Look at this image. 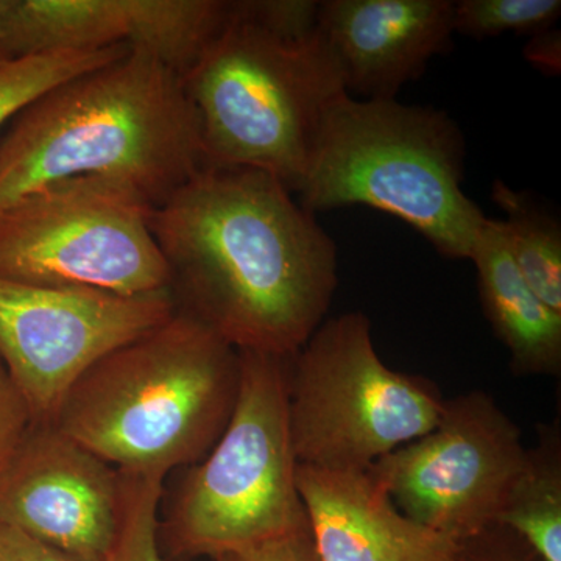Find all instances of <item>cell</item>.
<instances>
[{"label":"cell","instance_id":"obj_10","mask_svg":"<svg viewBox=\"0 0 561 561\" xmlns=\"http://www.w3.org/2000/svg\"><path fill=\"white\" fill-rule=\"evenodd\" d=\"M176 309L171 290L119 295L0 278V359L35 423H50L95 362L164 323Z\"/></svg>","mask_w":561,"mask_h":561},{"label":"cell","instance_id":"obj_12","mask_svg":"<svg viewBox=\"0 0 561 561\" xmlns=\"http://www.w3.org/2000/svg\"><path fill=\"white\" fill-rule=\"evenodd\" d=\"M225 0H14V60L60 50L127 46L183 77L219 33Z\"/></svg>","mask_w":561,"mask_h":561},{"label":"cell","instance_id":"obj_11","mask_svg":"<svg viewBox=\"0 0 561 561\" xmlns=\"http://www.w3.org/2000/svg\"><path fill=\"white\" fill-rule=\"evenodd\" d=\"M122 472L35 423L0 474V524L81 561H105L119 527Z\"/></svg>","mask_w":561,"mask_h":561},{"label":"cell","instance_id":"obj_2","mask_svg":"<svg viewBox=\"0 0 561 561\" xmlns=\"http://www.w3.org/2000/svg\"><path fill=\"white\" fill-rule=\"evenodd\" d=\"M205 165L183 79L149 51L128 49L13 117L0 140V209L76 176L124 184L154 208Z\"/></svg>","mask_w":561,"mask_h":561},{"label":"cell","instance_id":"obj_13","mask_svg":"<svg viewBox=\"0 0 561 561\" xmlns=\"http://www.w3.org/2000/svg\"><path fill=\"white\" fill-rule=\"evenodd\" d=\"M319 31L345 90L362 101H390L451 47V0H327Z\"/></svg>","mask_w":561,"mask_h":561},{"label":"cell","instance_id":"obj_5","mask_svg":"<svg viewBox=\"0 0 561 561\" xmlns=\"http://www.w3.org/2000/svg\"><path fill=\"white\" fill-rule=\"evenodd\" d=\"M197 114L205 164L271 173L295 194L331 103L348 94L319 28L279 38L236 2L183 77Z\"/></svg>","mask_w":561,"mask_h":561},{"label":"cell","instance_id":"obj_9","mask_svg":"<svg viewBox=\"0 0 561 561\" xmlns=\"http://www.w3.org/2000/svg\"><path fill=\"white\" fill-rule=\"evenodd\" d=\"M527 449L515 421L474 390L445 400L434 430L368 471L408 518L461 545L496 526Z\"/></svg>","mask_w":561,"mask_h":561},{"label":"cell","instance_id":"obj_26","mask_svg":"<svg viewBox=\"0 0 561 561\" xmlns=\"http://www.w3.org/2000/svg\"><path fill=\"white\" fill-rule=\"evenodd\" d=\"M560 32L551 28L531 36L526 47V58L538 69L556 73L560 70Z\"/></svg>","mask_w":561,"mask_h":561},{"label":"cell","instance_id":"obj_19","mask_svg":"<svg viewBox=\"0 0 561 561\" xmlns=\"http://www.w3.org/2000/svg\"><path fill=\"white\" fill-rule=\"evenodd\" d=\"M164 479L162 476L122 472L121 522L105 561H172L165 559L160 540Z\"/></svg>","mask_w":561,"mask_h":561},{"label":"cell","instance_id":"obj_24","mask_svg":"<svg viewBox=\"0 0 561 561\" xmlns=\"http://www.w3.org/2000/svg\"><path fill=\"white\" fill-rule=\"evenodd\" d=\"M214 561H320L308 527L250 548L221 553Z\"/></svg>","mask_w":561,"mask_h":561},{"label":"cell","instance_id":"obj_4","mask_svg":"<svg viewBox=\"0 0 561 561\" xmlns=\"http://www.w3.org/2000/svg\"><path fill=\"white\" fill-rule=\"evenodd\" d=\"M465 160L463 133L445 111L343 94L324 113L295 194L312 214L382 210L443 257L470 261L486 216L461 187Z\"/></svg>","mask_w":561,"mask_h":561},{"label":"cell","instance_id":"obj_15","mask_svg":"<svg viewBox=\"0 0 561 561\" xmlns=\"http://www.w3.org/2000/svg\"><path fill=\"white\" fill-rule=\"evenodd\" d=\"M478 271L482 311L494 335L511 353L518 376H559L561 313L530 289L513 262L501 220L486 217L471 260Z\"/></svg>","mask_w":561,"mask_h":561},{"label":"cell","instance_id":"obj_20","mask_svg":"<svg viewBox=\"0 0 561 561\" xmlns=\"http://www.w3.org/2000/svg\"><path fill=\"white\" fill-rule=\"evenodd\" d=\"M560 0H460L454 2V32L474 39L551 31L560 20Z\"/></svg>","mask_w":561,"mask_h":561},{"label":"cell","instance_id":"obj_25","mask_svg":"<svg viewBox=\"0 0 561 561\" xmlns=\"http://www.w3.org/2000/svg\"><path fill=\"white\" fill-rule=\"evenodd\" d=\"M0 561H81L0 524Z\"/></svg>","mask_w":561,"mask_h":561},{"label":"cell","instance_id":"obj_18","mask_svg":"<svg viewBox=\"0 0 561 561\" xmlns=\"http://www.w3.org/2000/svg\"><path fill=\"white\" fill-rule=\"evenodd\" d=\"M130 47L60 50L32 55L0 68V127L44 92L73 77L119 60Z\"/></svg>","mask_w":561,"mask_h":561},{"label":"cell","instance_id":"obj_6","mask_svg":"<svg viewBox=\"0 0 561 561\" xmlns=\"http://www.w3.org/2000/svg\"><path fill=\"white\" fill-rule=\"evenodd\" d=\"M238 398L219 440L192 465L160 519L176 557H216L308 527L289 427L290 356L239 351Z\"/></svg>","mask_w":561,"mask_h":561},{"label":"cell","instance_id":"obj_14","mask_svg":"<svg viewBox=\"0 0 561 561\" xmlns=\"http://www.w3.org/2000/svg\"><path fill=\"white\" fill-rule=\"evenodd\" d=\"M297 485L320 561H454L460 551L408 518L368 470L298 465Z\"/></svg>","mask_w":561,"mask_h":561},{"label":"cell","instance_id":"obj_27","mask_svg":"<svg viewBox=\"0 0 561 561\" xmlns=\"http://www.w3.org/2000/svg\"><path fill=\"white\" fill-rule=\"evenodd\" d=\"M14 0H0V68L16 61L11 50V13Z\"/></svg>","mask_w":561,"mask_h":561},{"label":"cell","instance_id":"obj_1","mask_svg":"<svg viewBox=\"0 0 561 561\" xmlns=\"http://www.w3.org/2000/svg\"><path fill=\"white\" fill-rule=\"evenodd\" d=\"M150 228L176 306L236 350L290 356L330 311L337 247L271 173L205 165Z\"/></svg>","mask_w":561,"mask_h":561},{"label":"cell","instance_id":"obj_3","mask_svg":"<svg viewBox=\"0 0 561 561\" xmlns=\"http://www.w3.org/2000/svg\"><path fill=\"white\" fill-rule=\"evenodd\" d=\"M239 378V350L179 308L95 362L50 424L117 471L165 478L219 440Z\"/></svg>","mask_w":561,"mask_h":561},{"label":"cell","instance_id":"obj_23","mask_svg":"<svg viewBox=\"0 0 561 561\" xmlns=\"http://www.w3.org/2000/svg\"><path fill=\"white\" fill-rule=\"evenodd\" d=\"M454 561H541L513 531L493 526L479 537L461 542Z\"/></svg>","mask_w":561,"mask_h":561},{"label":"cell","instance_id":"obj_7","mask_svg":"<svg viewBox=\"0 0 561 561\" xmlns=\"http://www.w3.org/2000/svg\"><path fill=\"white\" fill-rule=\"evenodd\" d=\"M287 397L297 463L327 471L368 470L434 430L445 405L430 379L383 364L357 311L324 320L291 354Z\"/></svg>","mask_w":561,"mask_h":561},{"label":"cell","instance_id":"obj_22","mask_svg":"<svg viewBox=\"0 0 561 561\" xmlns=\"http://www.w3.org/2000/svg\"><path fill=\"white\" fill-rule=\"evenodd\" d=\"M35 420L16 383L0 359V474L20 448Z\"/></svg>","mask_w":561,"mask_h":561},{"label":"cell","instance_id":"obj_21","mask_svg":"<svg viewBox=\"0 0 561 561\" xmlns=\"http://www.w3.org/2000/svg\"><path fill=\"white\" fill-rule=\"evenodd\" d=\"M236 5L247 20L279 38L306 39L319 28L317 0H241Z\"/></svg>","mask_w":561,"mask_h":561},{"label":"cell","instance_id":"obj_16","mask_svg":"<svg viewBox=\"0 0 561 561\" xmlns=\"http://www.w3.org/2000/svg\"><path fill=\"white\" fill-rule=\"evenodd\" d=\"M497 526L518 535L541 561H561V437L545 426L512 482Z\"/></svg>","mask_w":561,"mask_h":561},{"label":"cell","instance_id":"obj_17","mask_svg":"<svg viewBox=\"0 0 561 561\" xmlns=\"http://www.w3.org/2000/svg\"><path fill=\"white\" fill-rule=\"evenodd\" d=\"M491 201L505 217L501 220L505 245L530 289L561 313V225L553 214L526 192L504 181L491 186Z\"/></svg>","mask_w":561,"mask_h":561},{"label":"cell","instance_id":"obj_8","mask_svg":"<svg viewBox=\"0 0 561 561\" xmlns=\"http://www.w3.org/2000/svg\"><path fill=\"white\" fill-rule=\"evenodd\" d=\"M151 210L131 187L98 176L36 187L0 209V278L119 295L171 290Z\"/></svg>","mask_w":561,"mask_h":561}]
</instances>
